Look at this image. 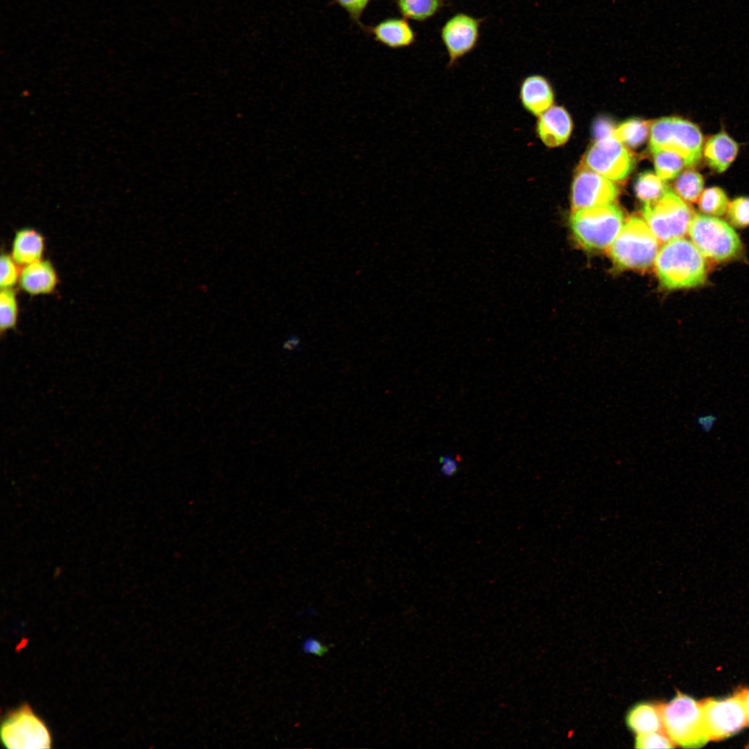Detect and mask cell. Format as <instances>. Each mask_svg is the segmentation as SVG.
Masks as SVG:
<instances>
[{"label": "cell", "mask_w": 749, "mask_h": 749, "mask_svg": "<svg viewBox=\"0 0 749 749\" xmlns=\"http://www.w3.org/2000/svg\"><path fill=\"white\" fill-rule=\"evenodd\" d=\"M704 180L697 171L687 170L680 174L674 187L678 196L689 203L696 202L703 192Z\"/></svg>", "instance_id": "cb8c5ba5"}, {"label": "cell", "mask_w": 749, "mask_h": 749, "mask_svg": "<svg viewBox=\"0 0 749 749\" xmlns=\"http://www.w3.org/2000/svg\"><path fill=\"white\" fill-rule=\"evenodd\" d=\"M479 35V21L467 15L458 14L444 26L442 38L453 64L474 46Z\"/></svg>", "instance_id": "7c38bea8"}, {"label": "cell", "mask_w": 749, "mask_h": 749, "mask_svg": "<svg viewBox=\"0 0 749 749\" xmlns=\"http://www.w3.org/2000/svg\"><path fill=\"white\" fill-rule=\"evenodd\" d=\"M10 254L2 253L0 258L1 289L14 288L19 283L21 270Z\"/></svg>", "instance_id": "4316f807"}, {"label": "cell", "mask_w": 749, "mask_h": 749, "mask_svg": "<svg viewBox=\"0 0 749 749\" xmlns=\"http://www.w3.org/2000/svg\"><path fill=\"white\" fill-rule=\"evenodd\" d=\"M663 729L674 744L683 748H699L707 743L701 703L678 692L661 705Z\"/></svg>", "instance_id": "7a4b0ae2"}, {"label": "cell", "mask_w": 749, "mask_h": 749, "mask_svg": "<svg viewBox=\"0 0 749 749\" xmlns=\"http://www.w3.org/2000/svg\"><path fill=\"white\" fill-rule=\"evenodd\" d=\"M302 648L304 653L318 657L323 656L329 650L327 646L314 637L305 639L302 643Z\"/></svg>", "instance_id": "d6a6232c"}, {"label": "cell", "mask_w": 749, "mask_h": 749, "mask_svg": "<svg viewBox=\"0 0 749 749\" xmlns=\"http://www.w3.org/2000/svg\"><path fill=\"white\" fill-rule=\"evenodd\" d=\"M741 694L742 698H743V700L744 702V704H745V706H746V711H747L748 716V720H749V689L744 690L742 692H741Z\"/></svg>", "instance_id": "e575fe53"}, {"label": "cell", "mask_w": 749, "mask_h": 749, "mask_svg": "<svg viewBox=\"0 0 749 749\" xmlns=\"http://www.w3.org/2000/svg\"><path fill=\"white\" fill-rule=\"evenodd\" d=\"M374 39L390 48H402L411 45L415 34L408 23L404 19L389 18L370 28Z\"/></svg>", "instance_id": "ac0fdd59"}, {"label": "cell", "mask_w": 749, "mask_h": 749, "mask_svg": "<svg viewBox=\"0 0 749 749\" xmlns=\"http://www.w3.org/2000/svg\"><path fill=\"white\" fill-rule=\"evenodd\" d=\"M728 218L737 227L749 226V197H739L728 204Z\"/></svg>", "instance_id": "83f0119b"}, {"label": "cell", "mask_w": 749, "mask_h": 749, "mask_svg": "<svg viewBox=\"0 0 749 749\" xmlns=\"http://www.w3.org/2000/svg\"><path fill=\"white\" fill-rule=\"evenodd\" d=\"M1 737L8 748H50L52 743L49 728L28 704L8 713L1 723Z\"/></svg>", "instance_id": "ba28073f"}, {"label": "cell", "mask_w": 749, "mask_h": 749, "mask_svg": "<svg viewBox=\"0 0 749 749\" xmlns=\"http://www.w3.org/2000/svg\"><path fill=\"white\" fill-rule=\"evenodd\" d=\"M619 190L610 179L581 166L572 184L571 203L576 210L611 204Z\"/></svg>", "instance_id": "8fae6325"}, {"label": "cell", "mask_w": 749, "mask_h": 749, "mask_svg": "<svg viewBox=\"0 0 749 749\" xmlns=\"http://www.w3.org/2000/svg\"><path fill=\"white\" fill-rule=\"evenodd\" d=\"M739 151L737 143L726 132L712 136L704 147V157L707 164L718 173L725 171L735 160Z\"/></svg>", "instance_id": "e0dca14e"}, {"label": "cell", "mask_w": 749, "mask_h": 749, "mask_svg": "<svg viewBox=\"0 0 749 749\" xmlns=\"http://www.w3.org/2000/svg\"><path fill=\"white\" fill-rule=\"evenodd\" d=\"M45 239L37 230L26 227L18 230L13 237L10 255L19 266L42 259Z\"/></svg>", "instance_id": "2e32d148"}, {"label": "cell", "mask_w": 749, "mask_h": 749, "mask_svg": "<svg viewBox=\"0 0 749 749\" xmlns=\"http://www.w3.org/2000/svg\"><path fill=\"white\" fill-rule=\"evenodd\" d=\"M656 273L667 289L697 286L706 279L703 255L689 240L682 237L666 242L655 259Z\"/></svg>", "instance_id": "6da1fadb"}, {"label": "cell", "mask_w": 749, "mask_h": 749, "mask_svg": "<svg viewBox=\"0 0 749 749\" xmlns=\"http://www.w3.org/2000/svg\"><path fill=\"white\" fill-rule=\"evenodd\" d=\"M611 245V258L626 268H646L658 253L657 238L646 221L636 216L626 221Z\"/></svg>", "instance_id": "277c9868"}, {"label": "cell", "mask_w": 749, "mask_h": 749, "mask_svg": "<svg viewBox=\"0 0 749 749\" xmlns=\"http://www.w3.org/2000/svg\"><path fill=\"white\" fill-rule=\"evenodd\" d=\"M623 221L621 209L611 204L576 210L570 223L578 242L587 249L601 250L611 245Z\"/></svg>", "instance_id": "3957f363"}, {"label": "cell", "mask_w": 749, "mask_h": 749, "mask_svg": "<svg viewBox=\"0 0 749 749\" xmlns=\"http://www.w3.org/2000/svg\"><path fill=\"white\" fill-rule=\"evenodd\" d=\"M700 703L709 740L728 738L749 724L741 693L724 699H707Z\"/></svg>", "instance_id": "9c48e42d"}, {"label": "cell", "mask_w": 749, "mask_h": 749, "mask_svg": "<svg viewBox=\"0 0 749 749\" xmlns=\"http://www.w3.org/2000/svg\"><path fill=\"white\" fill-rule=\"evenodd\" d=\"M728 204L725 192L718 187L707 188L699 197L700 210L711 216L723 215L727 211Z\"/></svg>", "instance_id": "484cf974"}, {"label": "cell", "mask_w": 749, "mask_h": 749, "mask_svg": "<svg viewBox=\"0 0 749 749\" xmlns=\"http://www.w3.org/2000/svg\"><path fill=\"white\" fill-rule=\"evenodd\" d=\"M668 189L664 180L651 171L640 173L635 184V193L644 204L657 200Z\"/></svg>", "instance_id": "7402d4cb"}, {"label": "cell", "mask_w": 749, "mask_h": 749, "mask_svg": "<svg viewBox=\"0 0 749 749\" xmlns=\"http://www.w3.org/2000/svg\"><path fill=\"white\" fill-rule=\"evenodd\" d=\"M703 138L698 127L679 117L655 120L650 127V149H667L679 154L687 166L700 159Z\"/></svg>", "instance_id": "5b68a950"}, {"label": "cell", "mask_w": 749, "mask_h": 749, "mask_svg": "<svg viewBox=\"0 0 749 749\" xmlns=\"http://www.w3.org/2000/svg\"><path fill=\"white\" fill-rule=\"evenodd\" d=\"M19 304L14 288L3 289L0 292V329L3 334L16 327Z\"/></svg>", "instance_id": "603a6c76"}, {"label": "cell", "mask_w": 749, "mask_h": 749, "mask_svg": "<svg viewBox=\"0 0 749 749\" xmlns=\"http://www.w3.org/2000/svg\"><path fill=\"white\" fill-rule=\"evenodd\" d=\"M439 463L441 464L440 473L445 477H451L454 476L458 472V464L456 460L449 456H441L439 458Z\"/></svg>", "instance_id": "836d02e7"}, {"label": "cell", "mask_w": 749, "mask_h": 749, "mask_svg": "<svg viewBox=\"0 0 749 749\" xmlns=\"http://www.w3.org/2000/svg\"><path fill=\"white\" fill-rule=\"evenodd\" d=\"M356 22L359 19L371 0H335Z\"/></svg>", "instance_id": "f546056e"}, {"label": "cell", "mask_w": 749, "mask_h": 749, "mask_svg": "<svg viewBox=\"0 0 749 749\" xmlns=\"http://www.w3.org/2000/svg\"><path fill=\"white\" fill-rule=\"evenodd\" d=\"M626 723L635 734L664 730L661 705L649 702L635 705L628 712Z\"/></svg>", "instance_id": "d6986e66"}, {"label": "cell", "mask_w": 749, "mask_h": 749, "mask_svg": "<svg viewBox=\"0 0 749 749\" xmlns=\"http://www.w3.org/2000/svg\"><path fill=\"white\" fill-rule=\"evenodd\" d=\"M616 127L613 122L607 117L597 118L592 128V133L595 141L615 136Z\"/></svg>", "instance_id": "4dcf8cb0"}, {"label": "cell", "mask_w": 749, "mask_h": 749, "mask_svg": "<svg viewBox=\"0 0 749 749\" xmlns=\"http://www.w3.org/2000/svg\"><path fill=\"white\" fill-rule=\"evenodd\" d=\"M651 125L639 119H630L621 123L615 130V137L630 148L642 146L650 134Z\"/></svg>", "instance_id": "ffe728a7"}, {"label": "cell", "mask_w": 749, "mask_h": 749, "mask_svg": "<svg viewBox=\"0 0 749 749\" xmlns=\"http://www.w3.org/2000/svg\"><path fill=\"white\" fill-rule=\"evenodd\" d=\"M635 160L632 153L615 137L595 141L585 153L582 166L612 181L626 179Z\"/></svg>", "instance_id": "30bf717a"}, {"label": "cell", "mask_w": 749, "mask_h": 749, "mask_svg": "<svg viewBox=\"0 0 749 749\" xmlns=\"http://www.w3.org/2000/svg\"><path fill=\"white\" fill-rule=\"evenodd\" d=\"M572 123L567 111L562 106H551L537 117L535 133L548 148L564 144L569 138Z\"/></svg>", "instance_id": "4fadbf2b"}, {"label": "cell", "mask_w": 749, "mask_h": 749, "mask_svg": "<svg viewBox=\"0 0 749 749\" xmlns=\"http://www.w3.org/2000/svg\"><path fill=\"white\" fill-rule=\"evenodd\" d=\"M688 231L691 242L703 257L713 261L729 260L741 250L735 231L716 217L696 214L692 217Z\"/></svg>", "instance_id": "8992f818"}, {"label": "cell", "mask_w": 749, "mask_h": 749, "mask_svg": "<svg viewBox=\"0 0 749 749\" xmlns=\"http://www.w3.org/2000/svg\"><path fill=\"white\" fill-rule=\"evenodd\" d=\"M397 6L405 18L423 21L437 12L440 0H397Z\"/></svg>", "instance_id": "d4e9b609"}, {"label": "cell", "mask_w": 749, "mask_h": 749, "mask_svg": "<svg viewBox=\"0 0 749 749\" xmlns=\"http://www.w3.org/2000/svg\"><path fill=\"white\" fill-rule=\"evenodd\" d=\"M718 420L717 415L713 413H703L696 416L695 424L701 432L709 433L714 429Z\"/></svg>", "instance_id": "1f68e13d"}, {"label": "cell", "mask_w": 749, "mask_h": 749, "mask_svg": "<svg viewBox=\"0 0 749 749\" xmlns=\"http://www.w3.org/2000/svg\"><path fill=\"white\" fill-rule=\"evenodd\" d=\"M636 748H673L674 743L664 730L636 734L635 739Z\"/></svg>", "instance_id": "f1b7e54d"}, {"label": "cell", "mask_w": 749, "mask_h": 749, "mask_svg": "<svg viewBox=\"0 0 749 749\" xmlns=\"http://www.w3.org/2000/svg\"><path fill=\"white\" fill-rule=\"evenodd\" d=\"M519 99L526 112L538 117L553 106L554 92L545 77L532 74L525 77L521 82Z\"/></svg>", "instance_id": "5bb4252c"}, {"label": "cell", "mask_w": 749, "mask_h": 749, "mask_svg": "<svg viewBox=\"0 0 749 749\" xmlns=\"http://www.w3.org/2000/svg\"><path fill=\"white\" fill-rule=\"evenodd\" d=\"M19 285L31 295L52 293L58 284V276L53 264L48 259H41L23 266Z\"/></svg>", "instance_id": "9a60e30c"}, {"label": "cell", "mask_w": 749, "mask_h": 749, "mask_svg": "<svg viewBox=\"0 0 749 749\" xmlns=\"http://www.w3.org/2000/svg\"><path fill=\"white\" fill-rule=\"evenodd\" d=\"M643 216L660 241L681 238L689 230L692 212L681 198L669 188L657 200L645 203Z\"/></svg>", "instance_id": "52a82bcc"}, {"label": "cell", "mask_w": 749, "mask_h": 749, "mask_svg": "<svg viewBox=\"0 0 749 749\" xmlns=\"http://www.w3.org/2000/svg\"><path fill=\"white\" fill-rule=\"evenodd\" d=\"M652 152L656 174L663 180H671L679 175L684 166L683 158L677 153L662 148Z\"/></svg>", "instance_id": "44dd1931"}]
</instances>
